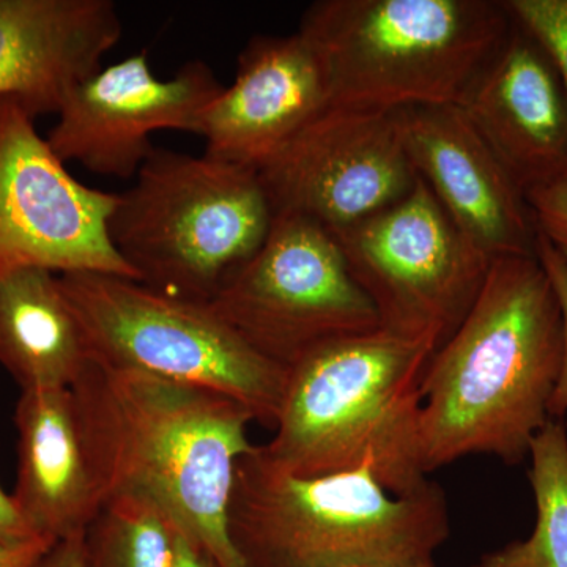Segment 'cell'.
<instances>
[{"mask_svg":"<svg viewBox=\"0 0 567 567\" xmlns=\"http://www.w3.org/2000/svg\"><path fill=\"white\" fill-rule=\"evenodd\" d=\"M563 316L537 256L492 262L475 303L432 354L421 393L425 472L484 454L516 465L551 420Z\"/></svg>","mask_w":567,"mask_h":567,"instance_id":"6da1fadb","label":"cell"},{"mask_svg":"<svg viewBox=\"0 0 567 567\" xmlns=\"http://www.w3.org/2000/svg\"><path fill=\"white\" fill-rule=\"evenodd\" d=\"M71 388L106 498L142 496L219 567H246L229 505L238 461L256 446L251 412L207 388L95 363Z\"/></svg>","mask_w":567,"mask_h":567,"instance_id":"7a4b0ae2","label":"cell"},{"mask_svg":"<svg viewBox=\"0 0 567 567\" xmlns=\"http://www.w3.org/2000/svg\"><path fill=\"white\" fill-rule=\"evenodd\" d=\"M439 347L382 327L317 346L287 369L265 457L295 476L369 468L390 494L423 491L421 383Z\"/></svg>","mask_w":567,"mask_h":567,"instance_id":"3957f363","label":"cell"},{"mask_svg":"<svg viewBox=\"0 0 567 567\" xmlns=\"http://www.w3.org/2000/svg\"><path fill=\"white\" fill-rule=\"evenodd\" d=\"M229 533L246 567H342L434 561L450 537L445 492L390 494L369 468L295 476L260 446L238 461Z\"/></svg>","mask_w":567,"mask_h":567,"instance_id":"277c9868","label":"cell"},{"mask_svg":"<svg viewBox=\"0 0 567 567\" xmlns=\"http://www.w3.org/2000/svg\"><path fill=\"white\" fill-rule=\"evenodd\" d=\"M513 28L505 2L491 0H319L298 32L331 106L394 112L461 106Z\"/></svg>","mask_w":567,"mask_h":567,"instance_id":"5b68a950","label":"cell"},{"mask_svg":"<svg viewBox=\"0 0 567 567\" xmlns=\"http://www.w3.org/2000/svg\"><path fill=\"white\" fill-rule=\"evenodd\" d=\"M274 218L252 167L155 147L117 194L107 229L140 282L208 303L259 251Z\"/></svg>","mask_w":567,"mask_h":567,"instance_id":"8992f818","label":"cell"},{"mask_svg":"<svg viewBox=\"0 0 567 567\" xmlns=\"http://www.w3.org/2000/svg\"><path fill=\"white\" fill-rule=\"evenodd\" d=\"M59 279L93 363L207 388L275 431L287 369L252 350L210 306L122 276L73 271Z\"/></svg>","mask_w":567,"mask_h":567,"instance_id":"52a82bcc","label":"cell"},{"mask_svg":"<svg viewBox=\"0 0 567 567\" xmlns=\"http://www.w3.org/2000/svg\"><path fill=\"white\" fill-rule=\"evenodd\" d=\"M207 305L246 344L284 369L324 342L380 328L333 234L290 213L275 215L259 251Z\"/></svg>","mask_w":567,"mask_h":567,"instance_id":"ba28073f","label":"cell"},{"mask_svg":"<svg viewBox=\"0 0 567 567\" xmlns=\"http://www.w3.org/2000/svg\"><path fill=\"white\" fill-rule=\"evenodd\" d=\"M333 237L380 327L440 346L468 315L492 265L417 175L401 200Z\"/></svg>","mask_w":567,"mask_h":567,"instance_id":"9c48e42d","label":"cell"},{"mask_svg":"<svg viewBox=\"0 0 567 567\" xmlns=\"http://www.w3.org/2000/svg\"><path fill=\"white\" fill-rule=\"evenodd\" d=\"M35 118L20 100L0 96V278L40 267L140 281L110 238L117 194L76 181Z\"/></svg>","mask_w":567,"mask_h":567,"instance_id":"30bf717a","label":"cell"},{"mask_svg":"<svg viewBox=\"0 0 567 567\" xmlns=\"http://www.w3.org/2000/svg\"><path fill=\"white\" fill-rule=\"evenodd\" d=\"M275 215L338 234L409 194L416 174L393 112L327 107L257 167Z\"/></svg>","mask_w":567,"mask_h":567,"instance_id":"8fae6325","label":"cell"},{"mask_svg":"<svg viewBox=\"0 0 567 567\" xmlns=\"http://www.w3.org/2000/svg\"><path fill=\"white\" fill-rule=\"evenodd\" d=\"M223 89L203 61L159 80L144 52L130 55L71 89L47 141L63 163L106 177H136L155 151L152 134L178 130L199 136L200 118Z\"/></svg>","mask_w":567,"mask_h":567,"instance_id":"7c38bea8","label":"cell"},{"mask_svg":"<svg viewBox=\"0 0 567 567\" xmlns=\"http://www.w3.org/2000/svg\"><path fill=\"white\" fill-rule=\"evenodd\" d=\"M393 114L413 171L462 234L492 262L535 256L539 230L527 196L462 107L412 106Z\"/></svg>","mask_w":567,"mask_h":567,"instance_id":"4fadbf2b","label":"cell"},{"mask_svg":"<svg viewBox=\"0 0 567 567\" xmlns=\"http://www.w3.org/2000/svg\"><path fill=\"white\" fill-rule=\"evenodd\" d=\"M461 107L525 196L567 183L566 85L550 54L516 21Z\"/></svg>","mask_w":567,"mask_h":567,"instance_id":"5bb4252c","label":"cell"},{"mask_svg":"<svg viewBox=\"0 0 567 567\" xmlns=\"http://www.w3.org/2000/svg\"><path fill=\"white\" fill-rule=\"evenodd\" d=\"M316 51L300 32L254 37L233 84L200 118L205 153L257 169L328 106Z\"/></svg>","mask_w":567,"mask_h":567,"instance_id":"9a60e30c","label":"cell"},{"mask_svg":"<svg viewBox=\"0 0 567 567\" xmlns=\"http://www.w3.org/2000/svg\"><path fill=\"white\" fill-rule=\"evenodd\" d=\"M121 39L111 0H0V96L35 117L59 114Z\"/></svg>","mask_w":567,"mask_h":567,"instance_id":"2e32d148","label":"cell"},{"mask_svg":"<svg viewBox=\"0 0 567 567\" xmlns=\"http://www.w3.org/2000/svg\"><path fill=\"white\" fill-rule=\"evenodd\" d=\"M14 425L22 516L54 544L84 535L107 498L73 388L21 391Z\"/></svg>","mask_w":567,"mask_h":567,"instance_id":"e0dca14e","label":"cell"},{"mask_svg":"<svg viewBox=\"0 0 567 567\" xmlns=\"http://www.w3.org/2000/svg\"><path fill=\"white\" fill-rule=\"evenodd\" d=\"M92 364L58 274L25 267L0 278V365L21 391L73 386Z\"/></svg>","mask_w":567,"mask_h":567,"instance_id":"ac0fdd59","label":"cell"},{"mask_svg":"<svg viewBox=\"0 0 567 567\" xmlns=\"http://www.w3.org/2000/svg\"><path fill=\"white\" fill-rule=\"evenodd\" d=\"M528 480L536 525L524 540L488 551L477 567H567V432L550 420L533 439Z\"/></svg>","mask_w":567,"mask_h":567,"instance_id":"d6986e66","label":"cell"},{"mask_svg":"<svg viewBox=\"0 0 567 567\" xmlns=\"http://www.w3.org/2000/svg\"><path fill=\"white\" fill-rule=\"evenodd\" d=\"M84 567H173L174 522L136 495L110 496L82 536Z\"/></svg>","mask_w":567,"mask_h":567,"instance_id":"ffe728a7","label":"cell"},{"mask_svg":"<svg viewBox=\"0 0 567 567\" xmlns=\"http://www.w3.org/2000/svg\"><path fill=\"white\" fill-rule=\"evenodd\" d=\"M505 7L554 59L567 91V0H507Z\"/></svg>","mask_w":567,"mask_h":567,"instance_id":"44dd1931","label":"cell"},{"mask_svg":"<svg viewBox=\"0 0 567 567\" xmlns=\"http://www.w3.org/2000/svg\"><path fill=\"white\" fill-rule=\"evenodd\" d=\"M536 256L547 271L557 293L563 316V364L558 383L548 405V415L551 420L563 421L567 415V264L559 256L557 249L548 244L547 238L539 234L537 237Z\"/></svg>","mask_w":567,"mask_h":567,"instance_id":"7402d4cb","label":"cell"},{"mask_svg":"<svg viewBox=\"0 0 567 567\" xmlns=\"http://www.w3.org/2000/svg\"><path fill=\"white\" fill-rule=\"evenodd\" d=\"M527 203L537 230L567 264V183L533 189L527 193Z\"/></svg>","mask_w":567,"mask_h":567,"instance_id":"603a6c76","label":"cell"},{"mask_svg":"<svg viewBox=\"0 0 567 567\" xmlns=\"http://www.w3.org/2000/svg\"><path fill=\"white\" fill-rule=\"evenodd\" d=\"M40 539H44V537L33 532L31 525L22 516L20 507L14 503L13 495L7 494L0 487V544L14 547L35 543Z\"/></svg>","mask_w":567,"mask_h":567,"instance_id":"cb8c5ba5","label":"cell"},{"mask_svg":"<svg viewBox=\"0 0 567 567\" xmlns=\"http://www.w3.org/2000/svg\"><path fill=\"white\" fill-rule=\"evenodd\" d=\"M173 567H219V565L193 536L174 524Z\"/></svg>","mask_w":567,"mask_h":567,"instance_id":"d4e9b609","label":"cell"},{"mask_svg":"<svg viewBox=\"0 0 567 567\" xmlns=\"http://www.w3.org/2000/svg\"><path fill=\"white\" fill-rule=\"evenodd\" d=\"M54 546V543L47 539L14 547L0 544V567H39Z\"/></svg>","mask_w":567,"mask_h":567,"instance_id":"484cf974","label":"cell"},{"mask_svg":"<svg viewBox=\"0 0 567 567\" xmlns=\"http://www.w3.org/2000/svg\"><path fill=\"white\" fill-rule=\"evenodd\" d=\"M82 536L55 544L48 551L39 567H84V561H82Z\"/></svg>","mask_w":567,"mask_h":567,"instance_id":"4316f807","label":"cell"},{"mask_svg":"<svg viewBox=\"0 0 567 567\" xmlns=\"http://www.w3.org/2000/svg\"><path fill=\"white\" fill-rule=\"evenodd\" d=\"M342 567H436L434 561L406 563V565H364V566H342ZM477 567V565L472 566Z\"/></svg>","mask_w":567,"mask_h":567,"instance_id":"83f0119b","label":"cell"},{"mask_svg":"<svg viewBox=\"0 0 567 567\" xmlns=\"http://www.w3.org/2000/svg\"><path fill=\"white\" fill-rule=\"evenodd\" d=\"M563 423H565L566 432H567V415L565 416V420H563Z\"/></svg>","mask_w":567,"mask_h":567,"instance_id":"f1b7e54d","label":"cell"}]
</instances>
